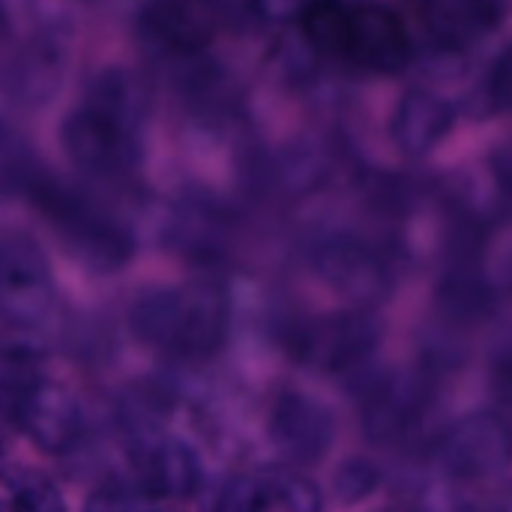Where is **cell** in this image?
<instances>
[{
    "label": "cell",
    "instance_id": "cb8c5ba5",
    "mask_svg": "<svg viewBox=\"0 0 512 512\" xmlns=\"http://www.w3.org/2000/svg\"><path fill=\"white\" fill-rule=\"evenodd\" d=\"M9 492H12L9 507H15V510H63L57 489L45 477L27 474Z\"/></svg>",
    "mask_w": 512,
    "mask_h": 512
},
{
    "label": "cell",
    "instance_id": "7a4b0ae2",
    "mask_svg": "<svg viewBox=\"0 0 512 512\" xmlns=\"http://www.w3.org/2000/svg\"><path fill=\"white\" fill-rule=\"evenodd\" d=\"M129 327L162 354L201 360L222 348L231 327V300L216 282L150 288L135 300Z\"/></svg>",
    "mask_w": 512,
    "mask_h": 512
},
{
    "label": "cell",
    "instance_id": "e0dca14e",
    "mask_svg": "<svg viewBox=\"0 0 512 512\" xmlns=\"http://www.w3.org/2000/svg\"><path fill=\"white\" fill-rule=\"evenodd\" d=\"M495 288L486 279L477 255H456L438 282V312L450 327L480 324L495 312Z\"/></svg>",
    "mask_w": 512,
    "mask_h": 512
},
{
    "label": "cell",
    "instance_id": "5bb4252c",
    "mask_svg": "<svg viewBox=\"0 0 512 512\" xmlns=\"http://www.w3.org/2000/svg\"><path fill=\"white\" fill-rule=\"evenodd\" d=\"M213 507L222 512H318L324 498L309 477L285 468H267L231 477L219 489Z\"/></svg>",
    "mask_w": 512,
    "mask_h": 512
},
{
    "label": "cell",
    "instance_id": "83f0119b",
    "mask_svg": "<svg viewBox=\"0 0 512 512\" xmlns=\"http://www.w3.org/2000/svg\"><path fill=\"white\" fill-rule=\"evenodd\" d=\"M504 288L512 291V258L507 261V267H504Z\"/></svg>",
    "mask_w": 512,
    "mask_h": 512
},
{
    "label": "cell",
    "instance_id": "30bf717a",
    "mask_svg": "<svg viewBox=\"0 0 512 512\" xmlns=\"http://www.w3.org/2000/svg\"><path fill=\"white\" fill-rule=\"evenodd\" d=\"M432 408V381L426 369H396L378 378L360 405V426L369 444L396 447L408 441Z\"/></svg>",
    "mask_w": 512,
    "mask_h": 512
},
{
    "label": "cell",
    "instance_id": "d4e9b609",
    "mask_svg": "<svg viewBox=\"0 0 512 512\" xmlns=\"http://www.w3.org/2000/svg\"><path fill=\"white\" fill-rule=\"evenodd\" d=\"M492 396L498 402V414L512 435V354L501 357L492 372Z\"/></svg>",
    "mask_w": 512,
    "mask_h": 512
},
{
    "label": "cell",
    "instance_id": "d6986e66",
    "mask_svg": "<svg viewBox=\"0 0 512 512\" xmlns=\"http://www.w3.org/2000/svg\"><path fill=\"white\" fill-rule=\"evenodd\" d=\"M84 102L141 129V123L150 111V90L141 81V75H135L132 69L111 66V69H102L99 75H93V81L87 84Z\"/></svg>",
    "mask_w": 512,
    "mask_h": 512
},
{
    "label": "cell",
    "instance_id": "5b68a950",
    "mask_svg": "<svg viewBox=\"0 0 512 512\" xmlns=\"http://www.w3.org/2000/svg\"><path fill=\"white\" fill-rule=\"evenodd\" d=\"M381 348V324L366 312H339L306 321L288 333L297 363L321 375H357Z\"/></svg>",
    "mask_w": 512,
    "mask_h": 512
},
{
    "label": "cell",
    "instance_id": "277c9868",
    "mask_svg": "<svg viewBox=\"0 0 512 512\" xmlns=\"http://www.w3.org/2000/svg\"><path fill=\"white\" fill-rule=\"evenodd\" d=\"M252 3L255 0H147L138 15V33L159 57H195L222 27L255 18Z\"/></svg>",
    "mask_w": 512,
    "mask_h": 512
},
{
    "label": "cell",
    "instance_id": "52a82bcc",
    "mask_svg": "<svg viewBox=\"0 0 512 512\" xmlns=\"http://www.w3.org/2000/svg\"><path fill=\"white\" fill-rule=\"evenodd\" d=\"M309 270L357 306L384 303L396 288L393 264L381 249L354 234H324L306 252Z\"/></svg>",
    "mask_w": 512,
    "mask_h": 512
},
{
    "label": "cell",
    "instance_id": "7402d4cb",
    "mask_svg": "<svg viewBox=\"0 0 512 512\" xmlns=\"http://www.w3.org/2000/svg\"><path fill=\"white\" fill-rule=\"evenodd\" d=\"M384 483V471L372 459H348L333 477V489L342 504H360L372 498Z\"/></svg>",
    "mask_w": 512,
    "mask_h": 512
},
{
    "label": "cell",
    "instance_id": "8992f818",
    "mask_svg": "<svg viewBox=\"0 0 512 512\" xmlns=\"http://www.w3.org/2000/svg\"><path fill=\"white\" fill-rule=\"evenodd\" d=\"M429 459L444 483L498 480L512 468V435L501 414H471L441 432Z\"/></svg>",
    "mask_w": 512,
    "mask_h": 512
},
{
    "label": "cell",
    "instance_id": "4fadbf2b",
    "mask_svg": "<svg viewBox=\"0 0 512 512\" xmlns=\"http://www.w3.org/2000/svg\"><path fill=\"white\" fill-rule=\"evenodd\" d=\"M267 432L273 447L294 465H318L336 438V420L330 408L318 399L285 390L276 396L267 420Z\"/></svg>",
    "mask_w": 512,
    "mask_h": 512
},
{
    "label": "cell",
    "instance_id": "8fae6325",
    "mask_svg": "<svg viewBox=\"0 0 512 512\" xmlns=\"http://www.w3.org/2000/svg\"><path fill=\"white\" fill-rule=\"evenodd\" d=\"M129 459L138 480V489L153 501H186L201 492L204 465L198 453L153 426H138L129 438Z\"/></svg>",
    "mask_w": 512,
    "mask_h": 512
},
{
    "label": "cell",
    "instance_id": "2e32d148",
    "mask_svg": "<svg viewBox=\"0 0 512 512\" xmlns=\"http://www.w3.org/2000/svg\"><path fill=\"white\" fill-rule=\"evenodd\" d=\"M423 24L441 51H465L486 39L504 18L501 0H423Z\"/></svg>",
    "mask_w": 512,
    "mask_h": 512
},
{
    "label": "cell",
    "instance_id": "484cf974",
    "mask_svg": "<svg viewBox=\"0 0 512 512\" xmlns=\"http://www.w3.org/2000/svg\"><path fill=\"white\" fill-rule=\"evenodd\" d=\"M255 18L270 21V24H282L300 15V9L306 6V0H255Z\"/></svg>",
    "mask_w": 512,
    "mask_h": 512
},
{
    "label": "cell",
    "instance_id": "4316f807",
    "mask_svg": "<svg viewBox=\"0 0 512 512\" xmlns=\"http://www.w3.org/2000/svg\"><path fill=\"white\" fill-rule=\"evenodd\" d=\"M492 177L498 192L512 204V138L492 153Z\"/></svg>",
    "mask_w": 512,
    "mask_h": 512
},
{
    "label": "cell",
    "instance_id": "3957f363",
    "mask_svg": "<svg viewBox=\"0 0 512 512\" xmlns=\"http://www.w3.org/2000/svg\"><path fill=\"white\" fill-rule=\"evenodd\" d=\"M24 198L51 225L60 243L90 270L108 273L132 258L135 240L129 228L81 189H72L42 171Z\"/></svg>",
    "mask_w": 512,
    "mask_h": 512
},
{
    "label": "cell",
    "instance_id": "ba28073f",
    "mask_svg": "<svg viewBox=\"0 0 512 512\" xmlns=\"http://www.w3.org/2000/svg\"><path fill=\"white\" fill-rule=\"evenodd\" d=\"M60 141H63L66 156L84 174L102 177V180L132 174L144 156L138 126L87 102L66 114L60 126Z\"/></svg>",
    "mask_w": 512,
    "mask_h": 512
},
{
    "label": "cell",
    "instance_id": "603a6c76",
    "mask_svg": "<svg viewBox=\"0 0 512 512\" xmlns=\"http://www.w3.org/2000/svg\"><path fill=\"white\" fill-rule=\"evenodd\" d=\"M477 99L483 114H512V45L489 63Z\"/></svg>",
    "mask_w": 512,
    "mask_h": 512
},
{
    "label": "cell",
    "instance_id": "44dd1931",
    "mask_svg": "<svg viewBox=\"0 0 512 512\" xmlns=\"http://www.w3.org/2000/svg\"><path fill=\"white\" fill-rule=\"evenodd\" d=\"M222 237V219L207 207H186L174 222V240L192 255H216Z\"/></svg>",
    "mask_w": 512,
    "mask_h": 512
},
{
    "label": "cell",
    "instance_id": "9c48e42d",
    "mask_svg": "<svg viewBox=\"0 0 512 512\" xmlns=\"http://www.w3.org/2000/svg\"><path fill=\"white\" fill-rule=\"evenodd\" d=\"M57 303L54 276L27 234L0 237V318L21 330L48 324Z\"/></svg>",
    "mask_w": 512,
    "mask_h": 512
},
{
    "label": "cell",
    "instance_id": "9a60e30c",
    "mask_svg": "<svg viewBox=\"0 0 512 512\" xmlns=\"http://www.w3.org/2000/svg\"><path fill=\"white\" fill-rule=\"evenodd\" d=\"M456 126V108L444 96L414 87L408 90L390 117V141L399 147V153L420 159L429 156Z\"/></svg>",
    "mask_w": 512,
    "mask_h": 512
},
{
    "label": "cell",
    "instance_id": "7c38bea8",
    "mask_svg": "<svg viewBox=\"0 0 512 512\" xmlns=\"http://www.w3.org/2000/svg\"><path fill=\"white\" fill-rule=\"evenodd\" d=\"M12 420L33 447L51 456L69 453L84 429L78 399L48 378H30L15 390Z\"/></svg>",
    "mask_w": 512,
    "mask_h": 512
},
{
    "label": "cell",
    "instance_id": "ac0fdd59",
    "mask_svg": "<svg viewBox=\"0 0 512 512\" xmlns=\"http://www.w3.org/2000/svg\"><path fill=\"white\" fill-rule=\"evenodd\" d=\"M60 75H63V45L54 36H39L18 51L9 72V87L18 99L42 102L57 90Z\"/></svg>",
    "mask_w": 512,
    "mask_h": 512
},
{
    "label": "cell",
    "instance_id": "ffe728a7",
    "mask_svg": "<svg viewBox=\"0 0 512 512\" xmlns=\"http://www.w3.org/2000/svg\"><path fill=\"white\" fill-rule=\"evenodd\" d=\"M42 174L30 144L6 123H0V198L27 195V189Z\"/></svg>",
    "mask_w": 512,
    "mask_h": 512
},
{
    "label": "cell",
    "instance_id": "6da1fadb",
    "mask_svg": "<svg viewBox=\"0 0 512 512\" xmlns=\"http://www.w3.org/2000/svg\"><path fill=\"white\" fill-rule=\"evenodd\" d=\"M297 21L315 54L348 69L396 75L414 60L405 21L381 3L306 0Z\"/></svg>",
    "mask_w": 512,
    "mask_h": 512
}]
</instances>
